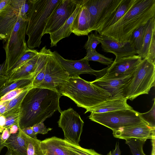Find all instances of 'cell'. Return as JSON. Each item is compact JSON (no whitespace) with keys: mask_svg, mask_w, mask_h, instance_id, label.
Masks as SVG:
<instances>
[{"mask_svg":"<svg viewBox=\"0 0 155 155\" xmlns=\"http://www.w3.org/2000/svg\"><path fill=\"white\" fill-rule=\"evenodd\" d=\"M95 34L100 43L102 50L106 52H110L116 56L115 59L124 57L133 56L137 54L129 41L120 42L110 37Z\"/></svg>","mask_w":155,"mask_h":155,"instance_id":"16","label":"cell"},{"mask_svg":"<svg viewBox=\"0 0 155 155\" xmlns=\"http://www.w3.org/2000/svg\"><path fill=\"white\" fill-rule=\"evenodd\" d=\"M61 94L57 89L37 87L30 88L21 104V117L19 128L32 127L51 117L55 111L60 112Z\"/></svg>","mask_w":155,"mask_h":155,"instance_id":"1","label":"cell"},{"mask_svg":"<svg viewBox=\"0 0 155 155\" xmlns=\"http://www.w3.org/2000/svg\"><path fill=\"white\" fill-rule=\"evenodd\" d=\"M28 22V20L20 16L10 36L5 42L4 47L6 53L5 61L8 77L11 68L29 48L25 39Z\"/></svg>","mask_w":155,"mask_h":155,"instance_id":"6","label":"cell"},{"mask_svg":"<svg viewBox=\"0 0 155 155\" xmlns=\"http://www.w3.org/2000/svg\"><path fill=\"white\" fill-rule=\"evenodd\" d=\"M82 0L78 5L72 15L65 21L61 27L55 32L50 34L51 47L56 46L57 43L61 40L68 37L72 32L71 28L72 22L81 5Z\"/></svg>","mask_w":155,"mask_h":155,"instance_id":"20","label":"cell"},{"mask_svg":"<svg viewBox=\"0 0 155 155\" xmlns=\"http://www.w3.org/2000/svg\"><path fill=\"white\" fill-rule=\"evenodd\" d=\"M8 150L5 155H17L14 153L11 150L7 148Z\"/></svg>","mask_w":155,"mask_h":155,"instance_id":"51","label":"cell"},{"mask_svg":"<svg viewBox=\"0 0 155 155\" xmlns=\"http://www.w3.org/2000/svg\"><path fill=\"white\" fill-rule=\"evenodd\" d=\"M153 102L151 109L148 112L144 113H139L141 119L148 125L155 127V100L153 99Z\"/></svg>","mask_w":155,"mask_h":155,"instance_id":"35","label":"cell"},{"mask_svg":"<svg viewBox=\"0 0 155 155\" xmlns=\"http://www.w3.org/2000/svg\"><path fill=\"white\" fill-rule=\"evenodd\" d=\"M10 134L9 129H5L1 134V137L2 143H4L9 138Z\"/></svg>","mask_w":155,"mask_h":155,"instance_id":"45","label":"cell"},{"mask_svg":"<svg viewBox=\"0 0 155 155\" xmlns=\"http://www.w3.org/2000/svg\"><path fill=\"white\" fill-rule=\"evenodd\" d=\"M151 140L152 149L151 155H155V138H153Z\"/></svg>","mask_w":155,"mask_h":155,"instance_id":"49","label":"cell"},{"mask_svg":"<svg viewBox=\"0 0 155 155\" xmlns=\"http://www.w3.org/2000/svg\"><path fill=\"white\" fill-rule=\"evenodd\" d=\"M147 58L149 61L155 64V31L153 33Z\"/></svg>","mask_w":155,"mask_h":155,"instance_id":"38","label":"cell"},{"mask_svg":"<svg viewBox=\"0 0 155 155\" xmlns=\"http://www.w3.org/2000/svg\"><path fill=\"white\" fill-rule=\"evenodd\" d=\"M30 86L23 88L16 89L12 91L1 97L0 98V101L4 102L10 101Z\"/></svg>","mask_w":155,"mask_h":155,"instance_id":"39","label":"cell"},{"mask_svg":"<svg viewBox=\"0 0 155 155\" xmlns=\"http://www.w3.org/2000/svg\"><path fill=\"white\" fill-rule=\"evenodd\" d=\"M56 89L61 96L69 97L77 106L86 109L85 114L100 104L110 100L93 86L90 82L79 77H70L60 83Z\"/></svg>","mask_w":155,"mask_h":155,"instance_id":"3","label":"cell"},{"mask_svg":"<svg viewBox=\"0 0 155 155\" xmlns=\"http://www.w3.org/2000/svg\"><path fill=\"white\" fill-rule=\"evenodd\" d=\"M70 77L51 51L45 65L44 80L37 87L56 90L60 83Z\"/></svg>","mask_w":155,"mask_h":155,"instance_id":"12","label":"cell"},{"mask_svg":"<svg viewBox=\"0 0 155 155\" xmlns=\"http://www.w3.org/2000/svg\"><path fill=\"white\" fill-rule=\"evenodd\" d=\"M38 53L39 52L36 50L29 48L28 49L11 68L8 74V77L11 74L37 55Z\"/></svg>","mask_w":155,"mask_h":155,"instance_id":"32","label":"cell"},{"mask_svg":"<svg viewBox=\"0 0 155 155\" xmlns=\"http://www.w3.org/2000/svg\"><path fill=\"white\" fill-rule=\"evenodd\" d=\"M33 80V78H24L19 79L10 83H6L0 89V98L8 92L13 90L32 86Z\"/></svg>","mask_w":155,"mask_h":155,"instance_id":"27","label":"cell"},{"mask_svg":"<svg viewBox=\"0 0 155 155\" xmlns=\"http://www.w3.org/2000/svg\"><path fill=\"white\" fill-rule=\"evenodd\" d=\"M81 0H62L47 18L43 33L50 34L57 30L72 15Z\"/></svg>","mask_w":155,"mask_h":155,"instance_id":"11","label":"cell"},{"mask_svg":"<svg viewBox=\"0 0 155 155\" xmlns=\"http://www.w3.org/2000/svg\"><path fill=\"white\" fill-rule=\"evenodd\" d=\"M146 141L135 138L126 140V143L129 147L133 155H146L143 150Z\"/></svg>","mask_w":155,"mask_h":155,"instance_id":"34","label":"cell"},{"mask_svg":"<svg viewBox=\"0 0 155 155\" xmlns=\"http://www.w3.org/2000/svg\"><path fill=\"white\" fill-rule=\"evenodd\" d=\"M11 5L18 12L21 17L28 20L30 0H11Z\"/></svg>","mask_w":155,"mask_h":155,"instance_id":"31","label":"cell"},{"mask_svg":"<svg viewBox=\"0 0 155 155\" xmlns=\"http://www.w3.org/2000/svg\"><path fill=\"white\" fill-rule=\"evenodd\" d=\"M127 100L126 98H124L107 101L95 107L89 112L100 113L133 109V108L127 103Z\"/></svg>","mask_w":155,"mask_h":155,"instance_id":"23","label":"cell"},{"mask_svg":"<svg viewBox=\"0 0 155 155\" xmlns=\"http://www.w3.org/2000/svg\"><path fill=\"white\" fill-rule=\"evenodd\" d=\"M86 56L83 58L88 61H97L102 64L110 66L113 63L112 58H110L98 53L96 51L86 50Z\"/></svg>","mask_w":155,"mask_h":155,"instance_id":"33","label":"cell"},{"mask_svg":"<svg viewBox=\"0 0 155 155\" xmlns=\"http://www.w3.org/2000/svg\"><path fill=\"white\" fill-rule=\"evenodd\" d=\"M61 0H30L26 32L28 48L39 47L47 19Z\"/></svg>","mask_w":155,"mask_h":155,"instance_id":"4","label":"cell"},{"mask_svg":"<svg viewBox=\"0 0 155 155\" xmlns=\"http://www.w3.org/2000/svg\"><path fill=\"white\" fill-rule=\"evenodd\" d=\"M20 15L11 5L0 14V40L5 42L12 32Z\"/></svg>","mask_w":155,"mask_h":155,"instance_id":"17","label":"cell"},{"mask_svg":"<svg viewBox=\"0 0 155 155\" xmlns=\"http://www.w3.org/2000/svg\"><path fill=\"white\" fill-rule=\"evenodd\" d=\"M62 139L53 137L41 141L40 147L45 155H72L62 145Z\"/></svg>","mask_w":155,"mask_h":155,"instance_id":"19","label":"cell"},{"mask_svg":"<svg viewBox=\"0 0 155 155\" xmlns=\"http://www.w3.org/2000/svg\"><path fill=\"white\" fill-rule=\"evenodd\" d=\"M88 40L84 45L86 50L96 51V48L100 42L96 36V34L91 33L88 35Z\"/></svg>","mask_w":155,"mask_h":155,"instance_id":"37","label":"cell"},{"mask_svg":"<svg viewBox=\"0 0 155 155\" xmlns=\"http://www.w3.org/2000/svg\"><path fill=\"white\" fill-rule=\"evenodd\" d=\"M111 151H110L107 154V155H111Z\"/></svg>","mask_w":155,"mask_h":155,"instance_id":"53","label":"cell"},{"mask_svg":"<svg viewBox=\"0 0 155 155\" xmlns=\"http://www.w3.org/2000/svg\"><path fill=\"white\" fill-rule=\"evenodd\" d=\"M154 17L145 24V33L143 45L138 55L142 59L147 58L153 32L155 31V18Z\"/></svg>","mask_w":155,"mask_h":155,"instance_id":"25","label":"cell"},{"mask_svg":"<svg viewBox=\"0 0 155 155\" xmlns=\"http://www.w3.org/2000/svg\"><path fill=\"white\" fill-rule=\"evenodd\" d=\"M138 55L124 57L115 59L107 68L106 74L100 79L125 77L133 74L142 60Z\"/></svg>","mask_w":155,"mask_h":155,"instance_id":"14","label":"cell"},{"mask_svg":"<svg viewBox=\"0 0 155 155\" xmlns=\"http://www.w3.org/2000/svg\"></svg>","mask_w":155,"mask_h":155,"instance_id":"54","label":"cell"},{"mask_svg":"<svg viewBox=\"0 0 155 155\" xmlns=\"http://www.w3.org/2000/svg\"><path fill=\"white\" fill-rule=\"evenodd\" d=\"M8 101H0V116L4 114L7 111Z\"/></svg>","mask_w":155,"mask_h":155,"instance_id":"46","label":"cell"},{"mask_svg":"<svg viewBox=\"0 0 155 155\" xmlns=\"http://www.w3.org/2000/svg\"><path fill=\"white\" fill-rule=\"evenodd\" d=\"M88 117L91 120L103 125L112 131L121 127L133 126L144 122L140 117L139 113L133 109L100 113L91 112Z\"/></svg>","mask_w":155,"mask_h":155,"instance_id":"8","label":"cell"},{"mask_svg":"<svg viewBox=\"0 0 155 155\" xmlns=\"http://www.w3.org/2000/svg\"><path fill=\"white\" fill-rule=\"evenodd\" d=\"M17 155H27V145L25 133L19 128L18 132L11 134L3 143Z\"/></svg>","mask_w":155,"mask_h":155,"instance_id":"22","label":"cell"},{"mask_svg":"<svg viewBox=\"0 0 155 155\" xmlns=\"http://www.w3.org/2000/svg\"><path fill=\"white\" fill-rule=\"evenodd\" d=\"M8 78L0 79V89L7 83Z\"/></svg>","mask_w":155,"mask_h":155,"instance_id":"50","label":"cell"},{"mask_svg":"<svg viewBox=\"0 0 155 155\" xmlns=\"http://www.w3.org/2000/svg\"><path fill=\"white\" fill-rule=\"evenodd\" d=\"M19 130L18 125L17 124L13 125L9 128L10 134H17Z\"/></svg>","mask_w":155,"mask_h":155,"instance_id":"47","label":"cell"},{"mask_svg":"<svg viewBox=\"0 0 155 155\" xmlns=\"http://www.w3.org/2000/svg\"><path fill=\"white\" fill-rule=\"evenodd\" d=\"M155 15V0H136L117 22L99 34L119 41H128L134 30L145 25Z\"/></svg>","mask_w":155,"mask_h":155,"instance_id":"2","label":"cell"},{"mask_svg":"<svg viewBox=\"0 0 155 155\" xmlns=\"http://www.w3.org/2000/svg\"><path fill=\"white\" fill-rule=\"evenodd\" d=\"M30 86L22 91L15 98L8 101L7 111L12 109L20 107L21 104L29 90L32 87Z\"/></svg>","mask_w":155,"mask_h":155,"instance_id":"36","label":"cell"},{"mask_svg":"<svg viewBox=\"0 0 155 155\" xmlns=\"http://www.w3.org/2000/svg\"><path fill=\"white\" fill-rule=\"evenodd\" d=\"M111 155H121L120 150L119 147V143L117 142L115 149L111 153Z\"/></svg>","mask_w":155,"mask_h":155,"instance_id":"48","label":"cell"},{"mask_svg":"<svg viewBox=\"0 0 155 155\" xmlns=\"http://www.w3.org/2000/svg\"><path fill=\"white\" fill-rule=\"evenodd\" d=\"M155 64L146 58L142 59L133 73V77L128 85L126 98L132 101L138 96L148 94L155 86Z\"/></svg>","mask_w":155,"mask_h":155,"instance_id":"5","label":"cell"},{"mask_svg":"<svg viewBox=\"0 0 155 155\" xmlns=\"http://www.w3.org/2000/svg\"><path fill=\"white\" fill-rule=\"evenodd\" d=\"M5 118L4 129H9L12 125L19 123L21 117V112L20 107L9 110L4 114Z\"/></svg>","mask_w":155,"mask_h":155,"instance_id":"29","label":"cell"},{"mask_svg":"<svg viewBox=\"0 0 155 155\" xmlns=\"http://www.w3.org/2000/svg\"><path fill=\"white\" fill-rule=\"evenodd\" d=\"M39 55V53L37 55L11 74L8 77L7 83H10L21 79H33Z\"/></svg>","mask_w":155,"mask_h":155,"instance_id":"21","label":"cell"},{"mask_svg":"<svg viewBox=\"0 0 155 155\" xmlns=\"http://www.w3.org/2000/svg\"><path fill=\"white\" fill-rule=\"evenodd\" d=\"M44 121H42L32 127L34 131L37 134H45L52 130L51 128H47L44 124Z\"/></svg>","mask_w":155,"mask_h":155,"instance_id":"40","label":"cell"},{"mask_svg":"<svg viewBox=\"0 0 155 155\" xmlns=\"http://www.w3.org/2000/svg\"><path fill=\"white\" fill-rule=\"evenodd\" d=\"M54 57L70 77L77 78L81 74H88L95 76L98 79L106 73L108 67L100 70H95L90 66L89 61L83 58L78 60L66 59L56 51L52 52Z\"/></svg>","mask_w":155,"mask_h":155,"instance_id":"13","label":"cell"},{"mask_svg":"<svg viewBox=\"0 0 155 155\" xmlns=\"http://www.w3.org/2000/svg\"><path fill=\"white\" fill-rule=\"evenodd\" d=\"M122 0H82L90 17L91 31L99 32L115 13Z\"/></svg>","mask_w":155,"mask_h":155,"instance_id":"7","label":"cell"},{"mask_svg":"<svg viewBox=\"0 0 155 155\" xmlns=\"http://www.w3.org/2000/svg\"><path fill=\"white\" fill-rule=\"evenodd\" d=\"M45 65L33 78L31 84V86L33 87H38L43 82L44 78Z\"/></svg>","mask_w":155,"mask_h":155,"instance_id":"41","label":"cell"},{"mask_svg":"<svg viewBox=\"0 0 155 155\" xmlns=\"http://www.w3.org/2000/svg\"><path fill=\"white\" fill-rule=\"evenodd\" d=\"M6 67L5 61L0 65V79L8 78L6 73Z\"/></svg>","mask_w":155,"mask_h":155,"instance_id":"44","label":"cell"},{"mask_svg":"<svg viewBox=\"0 0 155 155\" xmlns=\"http://www.w3.org/2000/svg\"><path fill=\"white\" fill-rule=\"evenodd\" d=\"M26 135L32 138H37L36 134L33 130L32 127H25L21 130Z\"/></svg>","mask_w":155,"mask_h":155,"instance_id":"43","label":"cell"},{"mask_svg":"<svg viewBox=\"0 0 155 155\" xmlns=\"http://www.w3.org/2000/svg\"><path fill=\"white\" fill-rule=\"evenodd\" d=\"M136 1V0H122L115 13L106 22L98 33L117 22L129 10Z\"/></svg>","mask_w":155,"mask_h":155,"instance_id":"24","label":"cell"},{"mask_svg":"<svg viewBox=\"0 0 155 155\" xmlns=\"http://www.w3.org/2000/svg\"><path fill=\"white\" fill-rule=\"evenodd\" d=\"M11 0H1L0 14L7 10L11 5Z\"/></svg>","mask_w":155,"mask_h":155,"instance_id":"42","label":"cell"},{"mask_svg":"<svg viewBox=\"0 0 155 155\" xmlns=\"http://www.w3.org/2000/svg\"><path fill=\"white\" fill-rule=\"evenodd\" d=\"M5 147V146L4 145L2 141L1 137V134H0V153H1L2 150Z\"/></svg>","mask_w":155,"mask_h":155,"instance_id":"52","label":"cell"},{"mask_svg":"<svg viewBox=\"0 0 155 155\" xmlns=\"http://www.w3.org/2000/svg\"><path fill=\"white\" fill-rule=\"evenodd\" d=\"M62 145L72 155H102L93 149L83 148L65 139H62Z\"/></svg>","mask_w":155,"mask_h":155,"instance_id":"26","label":"cell"},{"mask_svg":"<svg viewBox=\"0 0 155 155\" xmlns=\"http://www.w3.org/2000/svg\"><path fill=\"white\" fill-rule=\"evenodd\" d=\"M133 73L121 77L98 78L90 82L110 100L126 98L127 87L133 78Z\"/></svg>","mask_w":155,"mask_h":155,"instance_id":"9","label":"cell"},{"mask_svg":"<svg viewBox=\"0 0 155 155\" xmlns=\"http://www.w3.org/2000/svg\"><path fill=\"white\" fill-rule=\"evenodd\" d=\"M145 25H142L132 32L129 41L136 50L137 54L143 45L145 33Z\"/></svg>","mask_w":155,"mask_h":155,"instance_id":"28","label":"cell"},{"mask_svg":"<svg viewBox=\"0 0 155 155\" xmlns=\"http://www.w3.org/2000/svg\"><path fill=\"white\" fill-rule=\"evenodd\" d=\"M25 134L26 142L27 155H45L40 147L41 141L37 138H31Z\"/></svg>","mask_w":155,"mask_h":155,"instance_id":"30","label":"cell"},{"mask_svg":"<svg viewBox=\"0 0 155 155\" xmlns=\"http://www.w3.org/2000/svg\"><path fill=\"white\" fill-rule=\"evenodd\" d=\"M58 122L64 132V139L79 145L84 122L80 115L72 108L62 111Z\"/></svg>","mask_w":155,"mask_h":155,"instance_id":"10","label":"cell"},{"mask_svg":"<svg viewBox=\"0 0 155 155\" xmlns=\"http://www.w3.org/2000/svg\"><path fill=\"white\" fill-rule=\"evenodd\" d=\"M71 30L72 33L78 36L88 35L91 32L90 14L87 9L82 2L81 8L72 22Z\"/></svg>","mask_w":155,"mask_h":155,"instance_id":"18","label":"cell"},{"mask_svg":"<svg viewBox=\"0 0 155 155\" xmlns=\"http://www.w3.org/2000/svg\"><path fill=\"white\" fill-rule=\"evenodd\" d=\"M113 134L115 138L125 140L135 138L146 141L147 139L155 138V127H150L144 122L119 128L113 130Z\"/></svg>","mask_w":155,"mask_h":155,"instance_id":"15","label":"cell"}]
</instances>
